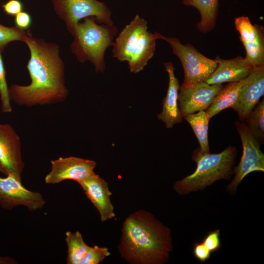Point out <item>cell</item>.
I'll return each mask as SVG.
<instances>
[{"instance_id":"1","label":"cell","mask_w":264,"mask_h":264,"mask_svg":"<svg viewBox=\"0 0 264 264\" xmlns=\"http://www.w3.org/2000/svg\"><path fill=\"white\" fill-rule=\"evenodd\" d=\"M30 51L26 67L31 82L28 85L12 84L9 87L11 101L32 107L64 101L68 94L66 86L65 66L59 45L33 37L29 30L23 40Z\"/></svg>"},{"instance_id":"2","label":"cell","mask_w":264,"mask_h":264,"mask_svg":"<svg viewBox=\"0 0 264 264\" xmlns=\"http://www.w3.org/2000/svg\"><path fill=\"white\" fill-rule=\"evenodd\" d=\"M118 248L132 264H164L172 250L170 229L151 213L139 210L124 220Z\"/></svg>"},{"instance_id":"3","label":"cell","mask_w":264,"mask_h":264,"mask_svg":"<svg viewBox=\"0 0 264 264\" xmlns=\"http://www.w3.org/2000/svg\"><path fill=\"white\" fill-rule=\"evenodd\" d=\"M118 30L114 24L99 22L94 17L79 22L71 34L73 40L70 45L72 53L80 63L90 62L97 73L106 69L105 55L112 46Z\"/></svg>"},{"instance_id":"4","label":"cell","mask_w":264,"mask_h":264,"mask_svg":"<svg viewBox=\"0 0 264 264\" xmlns=\"http://www.w3.org/2000/svg\"><path fill=\"white\" fill-rule=\"evenodd\" d=\"M157 39V32H150L147 22L136 15L113 41V56L121 62H127L131 72L137 73L154 56Z\"/></svg>"},{"instance_id":"5","label":"cell","mask_w":264,"mask_h":264,"mask_svg":"<svg viewBox=\"0 0 264 264\" xmlns=\"http://www.w3.org/2000/svg\"><path fill=\"white\" fill-rule=\"evenodd\" d=\"M237 151L229 146L219 154H199L194 153L192 159L197 164L196 170L175 182L173 188L180 195L204 190L221 179L228 180L234 172Z\"/></svg>"},{"instance_id":"6","label":"cell","mask_w":264,"mask_h":264,"mask_svg":"<svg viewBox=\"0 0 264 264\" xmlns=\"http://www.w3.org/2000/svg\"><path fill=\"white\" fill-rule=\"evenodd\" d=\"M157 39L168 43L173 53L181 62L184 86L205 82L217 66L215 60L206 57L190 44H183L177 38L167 37L157 33Z\"/></svg>"},{"instance_id":"7","label":"cell","mask_w":264,"mask_h":264,"mask_svg":"<svg viewBox=\"0 0 264 264\" xmlns=\"http://www.w3.org/2000/svg\"><path fill=\"white\" fill-rule=\"evenodd\" d=\"M52 2L55 12L65 22L70 34L79 22L88 17H94L100 23L114 24L109 8L98 0H52Z\"/></svg>"},{"instance_id":"8","label":"cell","mask_w":264,"mask_h":264,"mask_svg":"<svg viewBox=\"0 0 264 264\" xmlns=\"http://www.w3.org/2000/svg\"><path fill=\"white\" fill-rule=\"evenodd\" d=\"M235 126L241 139L243 151L239 164L234 167V177L227 187L230 194L236 192L242 181L249 174L255 171L264 172V154L260 150V145L243 122L237 121Z\"/></svg>"},{"instance_id":"9","label":"cell","mask_w":264,"mask_h":264,"mask_svg":"<svg viewBox=\"0 0 264 264\" xmlns=\"http://www.w3.org/2000/svg\"><path fill=\"white\" fill-rule=\"evenodd\" d=\"M45 200L39 192L28 190L22 185L21 178L13 175L0 177V205L6 210L23 205L30 211L42 209Z\"/></svg>"},{"instance_id":"10","label":"cell","mask_w":264,"mask_h":264,"mask_svg":"<svg viewBox=\"0 0 264 264\" xmlns=\"http://www.w3.org/2000/svg\"><path fill=\"white\" fill-rule=\"evenodd\" d=\"M19 136L9 124H0V172L21 178L24 167Z\"/></svg>"},{"instance_id":"11","label":"cell","mask_w":264,"mask_h":264,"mask_svg":"<svg viewBox=\"0 0 264 264\" xmlns=\"http://www.w3.org/2000/svg\"><path fill=\"white\" fill-rule=\"evenodd\" d=\"M51 170L44 178L46 184H55L66 180L78 182L93 173L96 162L92 160L69 156L51 160Z\"/></svg>"},{"instance_id":"12","label":"cell","mask_w":264,"mask_h":264,"mask_svg":"<svg viewBox=\"0 0 264 264\" xmlns=\"http://www.w3.org/2000/svg\"><path fill=\"white\" fill-rule=\"evenodd\" d=\"M223 87L222 84L210 85L205 82L188 86L181 85L178 102L182 118L187 114L205 110Z\"/></svg>"},{"instance_id":"13","label":"cell","mask_w":264,"mask_h":264,"mask_svg":"<svg viewBox=\"0 0 264 264\" xmlns=\"http://www.w3.org/2000/svg\"><path fill=\"white\" fill-rule=\"evenodd\" d=\"M234 24L246 51L244 60L252 67L264 66V30L262 25L253 24L247 16L235 18Z\"/></svg>"},{"instance_id":"14","label":"cell","mask_w":264,"mask_h":264,"mask_svg":"<svg viewBox=\"0 0 264 264\" xmlns=\"http://www.w3.org/2000/svg\"><path fill=\"white\" fill-rule=\"evenodd\" d=\"M264 94V66L254 67L245 79L237 100L232 107L243 122Z\"/></svg>"},{"instance_id":"15","label":"cell","mask_w":264,"mask_h":264,"mask_svg":"<svg viewBox=\"0 0 264 264\" xmlns=\"http://www.w3.org/2000/svg\"><path fill=\"white\" fill-rule=\"evenodd\" d=\"M77 183L97 209L102 221L114 218V207L110 200L111 193L104 179L93 173Z\"/></svg>"},{"instance_id":"16","label":"cell","mask_w":264,"mask_h":264,"mask_svg":"<svg viewBox=\"0 0 264 264\" xmlns=\"http://www.w3.org/2000/svg\"><path fill=\"white\" fill-rule=\"evenodd\" d=\"M217 66L206 80L210 85L222 84L241 81L245 79L254 68L241 56L231 59H222L217 56Z\"/></svg>"},{"instance_id":"17","label":"cell","mask_w":264,"mask_h":264,"mask_svg":"<svg viewBox=\"0 0 264 264\" xmlns=\"http://www.w3.org/2000/svg\"><path fill=\"white\" fill-rule=\"evenodd\" d=\"M169 77L168 87L166 96L162 102V110L157 114V118L163 121L167 128H172L176 124L181 122L182 117L179 110L178 94L179 84L175 75L176 68L173 63L168 62L163 64Z\"/></svg>"},{"instance_id":"18","label":"cell","mask_w":264,"mask_h":264,"mask_svg":"<svg viewBox=\"0 0 264 264\" xmlns=\"http://www.w3.org/2000/svg\"><path fill=\"white\" fill-rule=\"evenodd\" d=\"M182 3L199 12L200 20L197 27L200 32L206 33L214 28L219 12V0H183Z\"/></svg>"},{"instance_id":"19","label":"cell","mask_w":264,"mask_h":264,"mask_svg":"<svg viewBox=\"0 0 264 264\" xmlns=\"http://www.w3.org/2000/svg\"><path fill=\"white\" fill-rule=\"evenodd\" d=\"M244 80L230 83L219 92L211 105L205 110L210 119L221 111L232 108L237 100Z\"/></svg>"},{"instance_id":"20","label":"cell","mask_w":264,"mask_h":264,"mask_svg":"<svg viewBox=\"0 0 264 264\" xmlns=\"http://www.w3.org/2000/svg\"><path fill=\"white\" fill-rule=\"evenodd\" d=\"M183 118L190 124L199 142V149L195 152L199 154L210 153L208 132L210 119L205 110L187 114Z\"/></svg>"},{"instance_id":"21","label":"cell","mask_w":264,"mask_h":264,"mask_svg":"<svg viewBox=\"0 0 264 264\" xmlns=\"http://www.w3.org/2000/svg\"><path fill=\"white\" fill-rule=\"evenodd\" d=\"M65 241L67 247L66 262L67 264H80L89 246L84 242L81 233L67 231Z\"/></svg>"},{"instance_id":"22","label":"cell","mask_w":264,"mask_h":264,"mask_svg":"<svg viewBox=\"0 0 264 264\" xmlns=\"http://www.w3.org/2000/svg\"><path fill=\"white\" fill-rule=\"evenodd\" d=\"M261 145L264 141V100L258 103L243 121Z\"/></svg>"},{"instance_id":"23","label":"cell","mask_w":264,"mask_h":264,"mask_svg":"<svg viewBox=\"0 0 264 264\" xmlns=\"http://www.w3.org/2000/svg\"><path fill=\"white\" fill-rule=\"evenodd\" d=\"M26 34L27 32L16 26L7 27L0 23V51L2 52L11 42H23Z\"/></svg>"},{"instance_id":"24","label":"cell","mask_w":264,"mask_h":264,"mask_svg":"<svg viewBox=\"0 0 264 264\" xmlns=\"http://www.w3.org/2000/svg\"><path fill=\"white\" fill-rule=\"evenodd\" d=\"M0 98L1 101V111L3 113L12 111L11 100L9 94V87L6 78V70L0 51Z\"/></svg>"},{"instance_id":"25","label":"cell","mask_w":264,"mask_h":264,"mask_svg":"<svg viewBox=\"0 0 264 264\" xmlns=\"http://www.w3.org/2000/svg\"><path fill=\"white\" fill-rule=\"evenodd\" d=\"M110 255V253L106 247L90 246L80 264H98Z\"/></svg>"},{"instance_id":"26","label":"cell","mask_w":264,"mask_h":264,"mask_svg":"<svg viewBox=\"0 0 264 264\" xmlns=\"http://www.w3.org/2000/svg\"><path fill=\"white\" fill-rule=\"evenodd\" d=\"M219 229L209 231L201 241L205 247L211 253L218 251L221 245Z\"/></svg>"},{"instance_id":"27","label":"cell","mask_w":264,"mask_h":264,"mask_svg":"<svg viewBox=\"0 0 264 264\" xmlns=\"http://www.w3.org/2000/svg\"><path fill=\"white\" fill-rule=\"evenodd\" d=\"M14 23L16 26L27 31L32 23V17L29 13L22 11L15 16Z\"/></svg>"},{"instance_id":"28","label":"cell","mask_w":264,"mask_h":264,"mask_svg":"<svg viewBox=\"0 0 264 264\" xmlns=\"http://www.w3.org/2000/svg\"><path fill=\"white\" fill-rule=\"evenodd\" d=\"M193 246V255L200 263H205L210 258L212 253L205 247L201 242H195Z\"/></svg>"},{"instance_id":"29","label":"cell","mask_w":264,"mask_h":264,"mask_svg":"<svg viewBox=\"0 0 264 264\" xmlns=\"http://www.w3.org/2000/svg\"><path fill=\"white\" fill-rule=\"evenodd\" d=\"M1 7L6 14L12 16H15L23 9V4L20 0H9Z\"/></svg>"},{"instance_id":"30","label":"cell","mask_w":264,"mask_h":264,"mask_svg":"<svg viewBox=\"0 0 264 264\" xmlns=\"http://www.w3.org/2000/svg\"><path fill=\"white\" fill-rule=\"evenodd\" d=\"M16 263L17 262L11 258L0 256V264H13Z\"/></svg>"}]
</instances>
